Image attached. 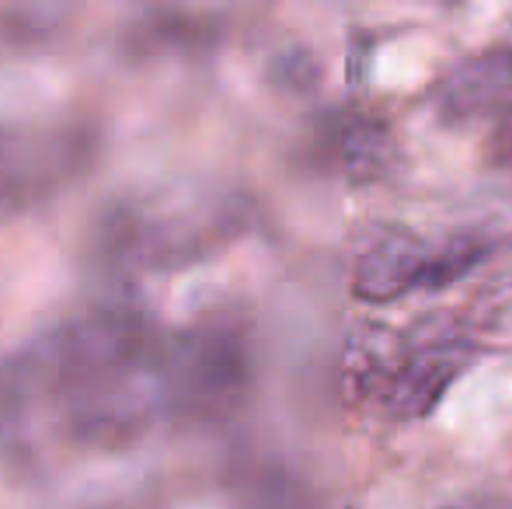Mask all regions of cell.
<instances>
[{
	"mask_svg": "<svg viewBox=\"0 0 512 509\" xmlns=\"http://www.w3.org/2000/svg\"><path fill=\"white\" fill-rule=\"evenodd\" d=\"M432 241L401 224H380L366 238L352 269V293L366 304H394L408 293H425Z\"/></svg>",
	"mask_w": 512,
	"mask_h": 509,
	"instance_id": "cell-2",
	"label": "cell"
},
{
	"mask_svg": "<svg viewBox=\"0 0 512 509\" xmlns=\"http://www.w3.org/2000/svg\"><path fill=\"white\" fill-rule=\"evenodd\" d=\"M446 509H488V506H478V503H453V506H446Z\"/></svg>",
	"mask_w": 512,
	"mask_h": 509,
	"instance_id": "cell-7",
	"label": "cell"
},
{
	"mask_svg": "<svg viewBox=\"0 0 512 509\" xmlns=\"http://www.w3.org/2000/svg\"><path fill=\"white\" fill-rule=\"evenodd\" d=\"M394 136L384 119H356L345 133V168L356 182H373L391 168Z\"/></svg>",
	"mask_w": 512,
	"mask_h": 509,
	"instance_id": "cell-5",
	"label": "cell"
},
{
	"mask_svg": "<svg viewBox=\"0 0 512 509\" xmlns=\"http://www.w3.org/2000/svg\"><path fill=\"white\" fill-rule=\"evenodd\" d=\"M492 252H495V238L485 231H453L446 238H436L432 241V265H429L425 293H439L446 286L460 283L478 265H485V258Z\"/></svg>",
	"mask_w": 512,
	"mask_h": 509,
	"instance_id": "cell-4",
	"label": "cell"
},
{
	"mask_svg": "<svg viewBox=\"0 0 512 509\" xmlns=\"http://www.w3.org/2000/svg\"><path fill=\"white\" fill-rule=\"evenodd\" d=\"M492 157L499 168L512 171V109H506L495 123V133H492Z\"/></svg>",
	"mask_w": 512,
	"mask_h": 509,
	"instance_id": "cell-6",
	"label": "cell"
},
{
	"mask_svg": "<svg viewBox=\"0 0 512 509\" xmlns=\"http://www.w3.org/2000/svg\"><path fill=\"white\" fill-rule=\"evenodd\" d=\"M478 353L481 346L467 328V318L446 311L425 314L398 332L380 405L394 419H425L443 401V394L474 367Z\"/></svg>",
	"mask_w": 512,
	"mask_h": 509,
	"instance_id": "cell-1",
	"label": "cell"
},
{
	"mask_svg": "<svg viewBox=\"0 0 512 509\" xmlns=\"http://www.w3.org/2000/svg\"><path fill=\"white\" fill-rule=\"evenodd\" d=\"M432 109L443 123L467 126L512 109V42H499L460 60L432 88Z\"/></svg>",
	"mask_w": 512,
	"mask_h": 509,
	"instance_id": "cell-3",
	"label": "cell"
}]
</instances>
